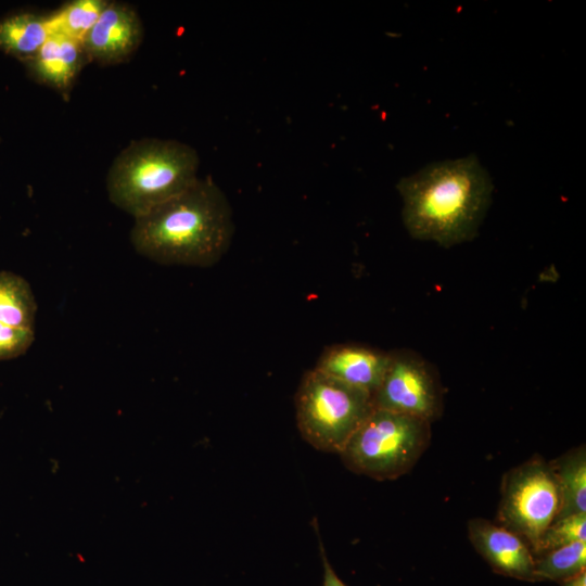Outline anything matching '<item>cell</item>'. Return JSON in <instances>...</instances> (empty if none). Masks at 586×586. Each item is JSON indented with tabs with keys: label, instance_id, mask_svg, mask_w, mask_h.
<instances>
[{
	"label": "cell",
	"instance_id": "obj_6",
	"mask_svg": "<svg viewBox=\"0 0 586 586\" xmlns=\"http://www.w3.org/2000/svg\"><path fill=\"white\" fill-rule=\"evenodd\" d=\"M560 510L559 484L551 463L533 457L502 477L499 525L521 537L533 555Z\"/></svg>",
	"mask_w": 586,
	"mask_h": 586
},
{
	"label": "cell",
	"instance_id": "obj_14",
	"mask_svg": "<svg viewBox=\"0 0 586 586\" xmlns=\"http://www.w3.org/2000/svg\"><path fill=\"white\" fill-rule=\"evenodd\" d=\"M37 304L29 283L21 276L0 271V322L35 330Z\"/></svg>",
	"mask_w": 586,
	"mask_h": 586
},
{
	"label": "cell",
	"instance_id": "obj_1",
	"mask_svg": "<svg viewBox=\"0 0 586 586\" xmlns=\"http://www.w3.org/2000/svg\"><path fill=\"white\" fill-rule=\"evenodd\" d=\"M397 190L407 232L451 247L476 237L491 205L493 183L472 154L431 163L402 178Z\"/></svg>",
	"mask_w": 586,
	"mask_h": 586
},
{
	"label": "cell",
	"instance_id": "obj_17",
	"mask_svg": "<svg viewBox=\"0 0 586 586\" xmlns=\"http://www.w3.org/2000/svg\"><path fill=\"white\" fill-rule=\"evenodd\" d=\"M575 542H586V512L553 521L542 535L534 557Z\"/></svg>",
	"mask_w": 586,
	"mask_h": 586
},
{
	"label": "cell",
	"instance_id": "obj_7",
	"mask_svg": "<svg viewBox=\"0 0 586 586\" xmlns=\"http://www.w3.org/2000/svg\"><path fill=\"white\" fill-rule=\"evenodd\" d=\"M372 404L375 409L432 423L443 412V386L434 367L420 354L408 348L394 349Z\"/></svg>",
	"mask_w": 586,
	"mask_h": 586
},
{
	"label": "cell",
	"instance_id": "obj_4",
	"mask_svg": "<svg viewBox=\"0 0 586 586\" xmlns=\"http://www.w3.org/2000/svg\"><path fill=\"white\" fill-rule=\"evenodd\" d=\"M431 441V423L373 409L339 454L351 471L378 481L408 473Z\"/></svg>",
	"mask_w": 586,
	"mask_h": 586
},
{
	"label": "cell",
	"instance_id": "obj_3",
	"mask_svg": "<svg viewBox=\"0 0 586 586\" xmlns=\"http://www.w3.org/2000/svg\"><path fill=\"white\" fill-rule=\"evenodd\" d=\"M199 164L196 151L183 142L156 138L132 141L109 169V199L138 218L195 182Z\"/></svg>",
	"mask_w": 586,
	"mask_h": 586
},
{
	"label": "cell",
	"instance_id": "obj_8",
	"mask_svg": "<svg viewBox=\"0 0 586 586\" xmlns=\"http://www.w3.org/2000/svg\"><path fill=\"white\" fill-rule=\"evenodd\" d=\"M143 39V25L127 3L109 1L84 40L90 62L116 65L128 61Z\"/></svg>",
	"mask_w": 586,
	"mask_h": 586
},
{
	"label": "cell",
	"instance_id": "obj_2",
	"mask_svg": "<svg viewBox=\"0 0 586 586\" xmlns=\"http://www.w3.org/2000/svg\"><path fill=\"white\" fill-rule=\"evenodd\" d=\"M233 229L224 192L211 178H198L182 193L135 218L130 241L157 264L209 267L228 251Z\"/></svg>",
	"mask_w": 586,
	"mask_h": 586
},
{
	"label": "cell",
	"instance_id": "obj_10",
	"mask_svg": "<svg viewBox=\"0 0 586 586\" xmlns=\"http://www.w3.org/2000/svg\"><path fill=\"white\" fill-rule=\"evenodd\" d=\"M388 361L390 352L346 343L327 347L315 368L372 397L382 382Z\"/></svg>",
	"mask_w": 586,
	"mask_h": 586
},
{
	"label": "cell",
	"instance_id": "obj_5",
	"mask_svg": "<svg viewBox=\"0 0 586 586\" xmlns=\"http://www.w3.org/2000/svg\"><path fill=\"white\" fill-rule=\"evenodd\" d=\"M294 404L302 437L318 450L337 454L374 409L369 393L316 368L303 375Z\"/></svg>",
	"mask_w": 586,
	"mask_h": 586
},
{
	"label": "cell",
	"instance_id": "obj_19",
	"mask_svg": "<svg viewBox=\"0 0 586 586\" xmlns=\"http://www.w3.org/2000/svg\"><path fill=\"white\" fill-rule=\"evenodd\" d=\"M320 553L321 559L323 563V582L322 586H347L334 572L333 568L331 566L326 552L322 547V543L320 542Z\"/></svg>",
	"mask_w": 586,
	"mask_h": 586
},
{
	"label": "cell",
	"instance_id": "obj_15",
	"mask_svg": "<svg viewBox=\"0 0 586 586\" xmlns=\"http://www.w3.org/2000/svg\"><path fill=\"white\" fill-rule=\"evenodd\" d=\"M107 3L106 0H72L64 3L48 14L52 34L84 42Z\"/></svg>",
	"mask_w": 586,
	"mask_h": 586
},
{
	"label": "cell",
	"instance_id": "obj_9",
	"mask_svg": "<svg viewBox=\"0 0 586 586\" xmlns=\"http://www.w3.org/2000/svg\"><path fill=\"white\" fill-rule=\"evenodd\" d=\"M468 535L475 550L495 572L522 581H537L534 555L517 534L477 518L468 522Z\"/></svg>",
	"mask_w": 586,
	"mask_h": 586
},
{
	"label": "cell",
	"instance_id": "obj_18",
	"mask_svg": "<svg viewBox=\"0 0 586 586\" xmlns=\"http://www.w3.org/2000/svg\"><path fill=\"white\" fill-rule=\"evenodd\" d=\"M35 340V330L17 329L0 322V360L23 355Z\"/></svg>",
	"mask_w": 586,
	"mask_h": 586
},
{
	"label": "cell",
	"instance_id": "obj_12",
	"mask_svg": "<svg viewBox=\"0 0 586 586\" xmlns=\"http://www.w3.org/2000/svg\"><path fill=\"white\" fill-rule=\"evenodd\" d=\"M51 35L48 14L11 13L0 20V51L23 63L34 56Z\"/></svg>",
	"mask_w": 586,
	"mask_h": 586
},
{
	"label": "cell",
	"instance_id": "obj_13",
	"mask_svg": "<svg viewBox=\"0 0 586 586\" xmlns=\"http://www.w3.org/2000/svg\"><path fill=\"white\" fill-rule=\"evenodd\" d=\"M560 489V510L556 520L586 512V451L574 448L550 461Z\"/></svg>",
	"mask_w": 586,
	"mask_h": 586
},
{
	"label": "cell",
	"instance_id": "obj_16",
	"mask_svg": "<svg viewBox=\"0 0 586 586\" xmlns=\"http://www.w3.org/2000/svg\"><path fill=\"white\" fill-rule=\"evenodd\" d=\"M537 581L563 582L586 568V542H575L535 556Z\"/></svg>",
	"mask_w": 586,
	"mask_h": 586
},
{
	"label": "cell",
	"instance_id": "obj_20",
	"mask_svg": "<svg viewBox=\"0 0 586 586\" xmlns=\"http://www.w3.org/2000/svg\"><path fill=\"white\" fill-rule=\"evenodd\" d=\"M561 586H586V572H582L561 583Z\"/></svg>",
	"mask_w": 586,
	"mask_h": 586
},
{
	"label": "cell",
	"instance_id": "obj_11",
	"mask_svg": "<svg viewBox=\"0 0 586 586\" xmlns=\"http://www.w3.org/2000/svg\"><path fill=\"white\" fill-rule=\"evenodd\" d=\"M88 63L90 61L82 42L61 34H52L23 65L33 80L65 97Z\"/></svg>",
	"mask_w": 586,
	"mask_h": 586
}]
</instances>
